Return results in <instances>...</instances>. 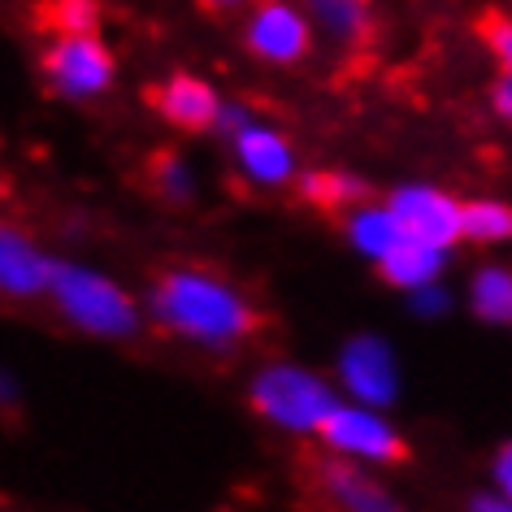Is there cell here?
<instances>
[{
	"label": "cell",
	"mask_w": 512,
	"mask_h": 512,
	"mask_svg": "<svg viewBox=\"0 0 512 512\" xmlns=\"http://www.w3.org/2000/svg\"><path fill=\"white\" fill-rule=\"evenodd\" d=\"M157 313L178 335L200 343H235L252 330V313L239 291L209 274H170L157 287Z\"/></svg>",
	"instance_id": "1"
},
{
	"label": "cell",
	"mask_w": 512,
	"mask_h": 512,
	"mask_svg": "<svg viewBox=\"0 0 512 512\" xmlns=\"http://www.w3.org/2000/svg\"><path fill=\"white\" fill-rule=\"evenodd\" d=\"M252 404H256V413L278 421L283 430H322V421L339 408L326 382L296 365L265 369L252 382Z\"/></svg>",
	"instance_id": "2"
},
{
	"label": "cell",
	"mask_w": 512,
	"mask_h": 512,
	"mask_svg": "<svg viewBox=\"0 0 512 512\" xmlns=\"http://www.w3.org/2000/svg\"><path fill=\"white\" fill-rule=\"evenodd\" d=\"M53 296L61 304V313H66L74 326L92 330V335L122 339V335H131V330H135L131 300H126L122 291L113 287L109 278H100V274L74 270V265H57Z\"/></svg>",
	"instance_id": "3"
},
{
	"label": "cell",
	"mask_w": 512,
	"mask_h": 512,
	"mask_svg": "<svg viewBox=\"0 0 512 512\" xmlns=\"http://www.w3.org/2000/svg\"><path fill=\"white\" fill-rule=\"evenodd\" d=\"M44 70L66 96H96L113 79V57L96 35H66L48 48Z\"/></svg>",
	"instance_id": "4"
},
{
	"label": "cell",
	"mask_w": 512,
	"mask_h": 512,
	"mask_svg": "<svg viewBox=\"0 0 512 512\" xmlns=\"http://www.w3.org/2000/svg\"><path fill=\"white\" fill-rule=\"evenodd\" d=\"M317 434H322L335 452H348L361 460H378V465L404 460V439L378 413H369V408H335Z\"/></svg>",
	"instance_id": "5"
},
{
	"label": "cell",
	"mask_w": 512,
	"mask_h": 512,
	"mask_svg": "<svg viewBox=\"0 0 512 512\" xmlns=\"http://www.w3.org/2000/svg\"><path fill=\"white\" fill-rule=\"evenodd\" d=\"M391 209L400 217V226L408 230V239L434 243V248H447L456 235H465V222H460V204L452 196L434 187H404L391 196Z\"/></svg>",
	"instance_id": "6"
},
{
	"label": "cell",
	"mask_w": 512,
	"mask_h": 512,
	"mask_svg": "<svg viewBox=\"0 0 512 512\" xmlns=\"http://www.w3.org/2000/svg\"><path fill=\"white\" fill-rule=\"evenodd\" d=\"M339 374H343V387H348L356 400L378 408V404H391L395 391H400V378H395V356L382 339L374 335H361L352 339L339 356Z\"/></svg>",
	"instance_id": "7"
},
{
	"label": "cell",
	"mask_w": 512,
	"mask_h": 512,
	"mask_svg": "<svg viewBox=\"0 0 512 512\" xmlns=\"http://www.w3.org/2000/svg\"><path fill=\"white\" fill-rule=\"evenodd\" d=\"M248 48L265 61H278V66L300 61L309 53V22L283 0H261L248 22Z\"/></svg>",
	"instance_id": "8"
},
{
	"label": "cell",
	"mask_w": 512,
	"mask_h": 512,
	"mask_svg": "<svg viewBox=\"0 0 512 512\" xmlns=\"http://www.w3.org/2000/svg\"><path fill=\"white\" fill-rule=\"evenodd\" d=\"M157 109L165 122L183 126V131H200V126H209L217 113H222V105H217L213 87L200 83V79H187V74H178V79H170L161 87L157 96Z\"/></svg>",
	"instance_id": "9"
},
{
	"label": "cell",
	"mask_w": 512,
	"mask_h": 512,
	"mask_svg": "<svg viewBox=\"0 0 512 512\" xmlns=\"http://www.w3.org/2000/svg\"><path fill=\"white\" fill-rule=\"evenodd\" d=\"M322 486L343 512H404L382 486L361 478L352 465H322Z\"/></svg>",
	"instance_id": "10"
},
{
	"label": "cell",
	"mask_w": 512,
	"mask_h": 512,
	"mask_svg": "<svg viewBox=\"0 0 512 512\" xmlns=\"http://www.w3.org/2000/svg\"><path fill=\"white\" fill-rule=\"evenodd\" d=\"M239 161L256 183H283L291 174V148L283 135L261 131V126H243L239 131Z\"/></svg>",
	"instance_id": "11"
},
{
	"label": "cell",
	"mask_w": 512,
	"mask_h": 512,
	"mask_svg": "<svg viewBox=\"0 0 512 512\" xmlns=\"http://www.w3.org/2000/svg\"><path fill=\"white\" fill-rule=\"evenodd\" d=\"M53 274L57 270L31 248L27 239L5 235V243H0V278H5V291H14V296H35L40 287H53Z\"/></svg>",
	"instance_id": "12"
},
{
	"label": "cell",
	"mask_w": 512,
	"mask_h": 512,
	"mask_svg": "<svg viewBox=\"0 0 512 512\" xmlns=\"http://www.w3.org/2000/svg\"><path fill=\"white\" fill-rule=\"evenodd\" d=\"M439 265H443V248L421 243V239H404L391 256H382V278L395 283V287L421 291L439 278Z\"/></svg>",
	"instance_id": "13"
},
{
	"label": "cell",
	"mask_w": 512,
	"mask_h": 512,
	"mask_svg": "<svg viewBox=\"0 0 512 512\" xmlns=\"http://www.w3.org/2000/svg\"><path fill=\"white\" fill-rule=\"evenodd\" d=\"M408 239V230L400 226L395 209H361L352 217V243L361 248L365 256H391L400 243Z\"/></svg>",
	"instance_id": "14"
},
{
	"label": "cell",
	"mask_w": 512,
	"mask_h": 512,
	"mask_svg": "<svg viewBox=\"0 0 512 512\" xmlns=\"http://www.w3.org/2000/svg\"><path fill=\"white\" fill-rule=\"evenodd\" d=\"M317 18H322L326 31L343 35V40H361L369 27V5L365 0H304Z\"/></svg>",
	"instance_id": "15"
},
{
	"label": "cell",
	"mask_w": 512,
	"mask_h": 512,
	"mask_svg": "<svg viewBox=\"0 0 512 512\" xmlns=\"http://www.w3.org/2000/svg\"><path fill=\"white\" fill-rule=\"evenodd\" d=\"M473 309L491 322H508L512 317V274L508 270H482L473 278Z\"/></svg>",
	"instance_id": "16"
},
{
	"label": "cell",
	"mask_w": 512,
	"mask_h": 512,
	"mask_svg": "<svg viewBox=\"0 0 512 512\" xmlns=\"http://www.w3.org/2000/svg\"><path fill=\"white\" fill-rule=\"evenodd\" d=\"M460 222H465V235H469V239H482V243L512 235V213L504 209V204H495V200L465 204V213H460Z\"/></svg>",
	"instance_id": "17"
},
{
	"label": "cell",
	"mask_w": 512,
	"mask_h": 512,
	"mask_svg": "<svg viewBox=\"0 0 512 512\" xmlns=\"http://www.w3.org/2000/svg\"><path fill=\"white\" fill-rule=\"evenodd\" d=\"M304 196L313 204H322V209H339V204H348V200H361L365 187L348 174H309L304 178Z\"/></svg>",
	"instance_id": "18"
},
{
	"label": "cell",
	"mask_w": 512,
	"mask_h": 512,
	"mask_svg": "<svg viewBox=\"0 0 512 512\" xmlns=\"http://www.w3.org/2000/svg\"><path fill=\"white\" fill-rule=\"evenodd\" d=\"M48 22L61 35H96V0H53Z\"/></svg>",
	"instance_id": "19"
},
{
	"label": "cell",
	"mask_w": 512,
	"mask_h": 512,
	"mask_svg": "<svg viewBox=\"0 0 512 512\" xmlns=\"http://www.w3.org/2000/svg\"><path fill=\"white\" fill-rule=\"evenodd\" d=\"M482 40L495 48V57L504 61V70H508V79H512V18L486 14V18H482Z\"/></svg>",
	"instance_id": "20"
},
{
	"label": "cell",
	"mask_w": 512,
	"mask_h": 512,
	"mask_svg": "<svg viewBox=\"0 0 512 512\" xmlns=\"http://www.w3.org/2000/svg\"><path fill=\"white\" fill-rule=\"evenodd\" d=\"M157 187H161L170 200H183L187 191H191L187 170H183V165H178L174 157H161V161H157Z\"/></svg>",
	"instance_id": "21"
},
{
	"label": "cell",
	"mask_w": 512,
	"mask_h": 512,
	"mask_svg": "<svg viewBox=\"0 0 512 512\" xmlns=\"http://www.w3.org/2000/svg\"><path fill=\"white\" fill-rule=\"evenodd\" d=\"M495 473H499V482H504V495L512 499V443L495 456Z\"/></svg>",
	"instance_id": "22"
},
{
	"label": "cell",
	"mask_w": 512,
	"mask_h": 512,
	"mask_svg": "<svg viewBox=\"0 0 512 512\" xmlns=\"http://www.w3.org/2000/svg\"><path fill=\"white\" fill-rule=\"evenodd\" d=\"M473 512H512V499H491V495H482V499H473Z\"/></svg>",
	"instance_id": "23"
},
{
	"label": "cell",
	"mask_w": 512,
	"mask_h": 512,
	"mask_svg": "<svg viewBox=\"0 0 512 512\" xmlns=\"http://www.w3.org/2000/svg\"><path fill=\"white\" fill-rule=\"evenodd\" d=\"M495 105H499V113H504V118L512 122V79L495 87Z\"/></svg>",
	"instance_id": "24"
},
{
	"label": "cell",
	"mask_w": 512,
	"mask_h": 512,
	"mask_svg": "<svg viewBox=\"0 0 512 512\" xmlns=\"http://www.w3.org/2000/svg\"><path fill=\"white\" fill-rule=\"evenodd\" d=\"M417 309H421V313H434V309H443V291H426V287H421V296H417Z\"/></svg>",
	"instance_id": "25"
},
{
	"label": "cell",
	"mask_w": 512,
	"mask_h": 512,
	"mask_svg": "<svg viewBox=\"0 0 512 512\" xmlns=\"http://www.w3.org/2000/svg\"><path fill=\"white\" fill-rule=\"evenodd\" d=\"M213 9H230V5H239V0H209Z\"/></svg>",
	"instance_id": "26"
}]
</instances>
